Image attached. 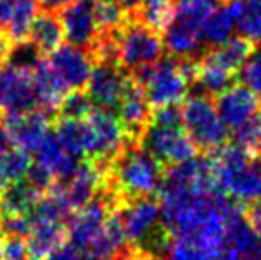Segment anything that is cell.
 I'll return each instance as SVG.
<instances>
[{"label":"cell","instance_id":"cell-1","mask_svg":"<svg viewBox=\"0 0 261 260\" xmlns=\"http://www.w3.org/2000/svg\"><path fill=\"white\" fill-rule=\"evenodd\" d=\"M162 223L172 235L185 237L219 260L231 221L242 216V207L224 193L192 191L164 182Z\"/></svg>","mask_w":261,"mask_h":260},{"label":"cell","instance_id":"cell-2","mask_svg":"<svg viewBox=\"0 0 261 260\" xmlns=\"http://www.w3.org/2000/svg\"><path fill=\"white\" fill-rule=\"evenodd\" d=\"M217 185L237 203H254L261 195V157L238 145L220 146L213 159Z\"/></svg>","mask_w":261,"mask_h":260},{"label":"cell","instance_id":"cell-3","mask_svg":"<svg viewBox=\"0 0 261 260\" xmlns=\"http://www.w3.org/2000/svg\"><path fill=\"white\" fill-rule=\"evenodd\" d=\"M112 182L126 198L153 196L164 187L162 162L144 146L121 150L112 166Z\"/></svg>","mask_w":261,"mask_h":260},{"label":"cell","instance_id":"cell-4","mask_svg":"<svg viewBox=\"0 0 261 260\" xmlns=\"http://www.w3.org/2000/svg\"><path fill=\"white\" fill-rule=\"evenodd\" d=\"M194 72L196 63H192V59H185L183 63L158 59L156 63L139 69L137 80L151 107H171L185 100L194 80Z\"/></svg>","mask_w":261,"mask_h":260},{"label":"cell","instance_id":"cell-5","mask_svg":"<svg viewBox=\"0 0 261 260\" xmlns=\"http://www.w3.org/2000/svg\"><path fill=\"white\" fill-rule=\"evenodd\" d=\"M142 146L160 162H181L196 155V145L183 127L181 111L176 105L160 107L141 132Z\"/></svg>","mask_w":261,"mask_h":260},{"label":"cell","instance_id":"cell-6","mask_svg":"<svg viewBox=\"0 0 261 260\" xmlns=\"http://www.w3.org/2000/svg\"><path fill=\"white\" fill-rule=\"evenodd\" d=\"M126 243L144 250H162V210L151 196L128 198L117 212Z\"/></svg>","mask_w":261,"mask_h":260},{"label":"cell","instance_id":"cell-7","mask_svg":"<svg viewBox=\"0 0 261 260\" xmlns=\"http://www.w3.org/2000/svg\"><path fill=\"white\" fill-rule=\"evenodd\" d=\"M116 39L117 63L126 69H139L156 63L164 54V39L156 31L146 27L139 20H128L117 32H114Z\"/></svg>","mask_w":261,"mask_h":260},{"label":"cell","instance_id":"cell-8","mask_svg":"<svg viewBox=\"0 0 261 260\" xmlns=\"http://www.w3.org/2000/svg\"><path fill=\"white\" fill-rule=\"evenodd\" d=\"M181 120L189 137L199 148L219 150L226 143L227 127L206 94L190 97L183 105Z\"/></svg>","mask_w":261,"mask_h":260},{"label":"cell","instance_id":"cell-9","mask_svg":"<svg viewBox=\"0 0 261 260\" xmlns=\"http://www.w3.org/2000/svg\"><path fill=\"white\" fill-rule=\"evenodd\" d=\"M87 157L107 160L123 150L126 130L116 114L105 109L93 111L86 118Z\"/></svg>","mask_w":261,"mask_h":260},{"label":"cell","instance_id":"cell-10","mask_svg":"<svg viewBox=\"0 0 261 260\" xmlns=\"http://www.w3.org/2000/svg\"><path fill=\"white\" fill-rule=\"evenodd\" d=\"M38 105L32 72L13 64L0 66V112L23 114Z\"/></svg>","mask_w":261,"mask_h":260},{"label":"cell","instance_id":"cell-11","mask_svg":"<svg viewBox=\"0 0 261 260\" xmlns=\"http://www.w3.org/2000/svg\"><path fill=\"white\" fill-rule=\"evenodd\" d=\"M48 64L68 91H80L86 87L94 69L93 54L71 43L55 49L50 54Z\"/></svg>","mask_w":261,"mask_h":260},{"label":"cell","instance_id":"cell-12","mask_svg":"<svg viewBox=\"0 0 261 260\" xmlns=\"http://www.w3.org/2000/svg\"><path fill=\"white\" fill-rule=\"evenodd\" d=\"M110 218V205L107 198L94 196L84 207L75 210L68 225L69 244L79 248L80 251H87L94 244V241L103 232L107 221Z\"/></svg>","mask_w":261,"mask_h":260},{"label":"cell","instance_id":"cell-13","mask_svg":"<svg viewBox=\"0 0 261 260\" xmlns=\"http://www.w3.org/2000/svg\"><path fill=\"white\" fill-rule=\"evenodd\" d=\"M101 180H103V173L100 168L89 162H80V166L68 178L54 185L52 193L73 214L96 196L101 187Z\"/></svg>","mask_w":261,"mask_h":260},{"label":"cell","instance_id":"cell-14","mask_svg":"<svg viewBox=\"0 0 261 260\" xmlns=\"http://www.w3.org/2000/svg\"><path fill=\"white\" fill-rule=\"evenodd\" d=\"M128 86H130V80L116 64L100 63L93 69L89 82H87V97L98 109L112 111V109H117Z\"/></svg>","mask_w":261,"mask_h":260},{"label":"cell","instance_id":"cell-15","mask_svg":"<svg viewBox=\"0 0 261 260\" xmlns=\"http://www.w3.org/2000/svg\"><path fill=\"white\" fill-rule=\"evenodd\" d=\"M217 111L222 118L227 130H237L242 125L254 118L259 109V98L251 89L242 84V86H229L219 94L217 100Z\"/></svg>","mask_w":261,"mask_h":260},{"label":"cell","instance_id":"cell-16","mask_svg":"<svg viewBox=\"0 0 261 260\" xmlns=\"http://www.w3.org/2000/svg\"><path fill=\"white\" fill-rule=\"evenodd\" d=\"M61 23L64 29V39L76 46H93L100 36V29L94 18L91 0H75L62 9Z\"/></svg>","mask_w":261,"mask_h":260},{"label":"cell","instance_id":"cell-17","mask_svg":"<svg viewBox=\"0 0 261 260\" xmlns=\"http://www.w3.org/2000/svg\"><path fill=\"white\" fill-rule=\"evenodd\" d=\"M219 260H261V233L244 214L231 221Z\"/></svg>","mask_w":261,"mask_h":260},{"label":"cell","instance_id":"cell-18","mask_svg":"<svg viewBox=\"0 0 261 260\" xmlns=\"http://www.w3.org/2000/svg\"><path fill=\"white\" fill-rule=\"evenodd\" d=\"M167 184L181 185L192 191H215L219 189L215 164L208 157L192 155L181 162L172 164L167 175Z\"/></svg>","mask_w":261,"mask_h":260},{"label":"cell","instance_id":"cell-19","mask_svg":"<svg viewBox=\"0 0 261 260\" xmlns=\"http://www.w3.org/2000/svg\"><path fill=\"white\" fill-rule=\"evenodd\" d=\"M4 127L9 132L14 146L34 153L41 141L50 134V120L45 111H29L23 114L6 116Z\"/></svg>","mask_w":261,"mask_h":260},{"label":"cell","instance_id":"cell-20","mask_svg":"<svg viewBox=\"0 0 261 260\" xmlns=\"http://www.w3.org/2000/svg\"><path fill=\"white\" fill-rule=\"evenodd\" d=\"M149 102L139 84H132L124 91L119 105L117 118L121 120L128 135H141L149 122Z\"/></svg>","mask_w":261,"mask_h":260},{"label":"cell","instance_id":"cell-21","mask_svg":"<svg viewBox=\"0 0 261 260\" xmlns=\"http://www.w3.org/2000/svg\"><path fill=\"white\" fill-rule=\"evenodd\" d=\"M34 155H36V162L45 166L48 171H52L54 177H59L61 180L68 178L69 175L80 166V159L71 155V153L62 146V143L59 141L55 132H50V134L43 139L41 145L36 148Z\"/></svg>","mask_w":261,"mask_h":260},{"label":"cell","instance_id":"cell-22","mask_svg":"<svg viewBox=\"0 0 261 260\" xmlns=\"http://www.w3.org/2000/svg\"><path fill=\"white\" fill-rule=\"evenodd\" d=\"M31 219V230L27 235V250L32 260L46 258L57 246L62 244L64 223L50 219Z\"/></svg>","mask_w":261,"mask_h":260},{"label":"cell","instance_id":"cell-23","mask_svg":"<svg viewBox=\"0 0 261 260\" xmlns=\"http://www.w3.org/2000/svg\"><path fill=\"white\" fill-rule=\"evenodd\" d=\"M32 77H34L36 98L39 107L45 112H55L57 109H61L68 89L50 68L48 61H39V64L32 69Z\"/></svg>","mask_w":261,"mask_h":260},{"label":"cell","instance_id":"cell-24","mask_svg":"<svg viewBox=\"0 0 261 260\" xmlns=\"http://www.w3.org/2000/svg\"><path fill=\"white\" fill-rule=\"evenodd\" d=\"M203 32L172 20L164 31V49L178 59H192L203 49Z\"/></svg>","mask_w":261,"mask_h":260},{"label":"cell","instance_id":"cell-25","mask_svg":"<svg viewBox=\"0 0 261 260\" xmlns=\"http://www.w3.org/2000/svg\"><path fill=\"white\" fill-rule=\"evenodd\" d=\"M237 29V4L234 0L224 2V6L215 7L203 23V41L204 45L219 46L233 38Z\"/></svg>","mask_w":261,"mask_h":260},{"label":"cell","instance_id":"cell-26","mask_svg":"<svg viewBox=\"0 0 261 260\" xmlns=\"http://www.w3.org/2000/svg\"><path fill=\"white\" fill-rule=\"evenodd\" d=\"M234 73L222 66L212 54H206L199 63L196 64L194 80L197 87L203 91L206 97H219L224 89L231 86Z\"/></svg>","mask_w":261,"mask_h":260},{"label":"cell","instance_id":"cell-27","mask_svg":"<svg viewBox=\"0 0 261 260\" xmlns=\"http://www.w3.org/2000/svg\"><path fill=\"white\" fill-rule=\"evenodd\" d=\"M27 39H31L41 54H52L64 41V29H62L61 18L55 16V13H46V11L36 14Z\"/></svg>","mask_w":261,"mask_h":260},{"label":"cell","instance_id":"cell-28","mask_svg":"<svg viewBox=\"0 0 261 260\" xmlns=\"http://www.w3.org/2000/svg\"><path fill=\"white\" fill-rule=\"evenodd\" d=\"M39 196L41 193L32 187L25 178L20 182H13L0 193V216L6 218V216L29 214Z\"/></svg>","mask_w":261,"mask_h":260},{"label":"cell","instance_id":"cell-29","mask_svg":"<svg viewBox=\"0 0 261 260\" xmlns=\"http://www.w3.org/2000/svg\"><path fill=\"white\" fill-rule=\"evenodd\" d=\"M254 43L251 39H247L245 36H233L226 43L215 46L213 52H210L222 66H226L227 69H231L233 73H237L238 69L244 66L245 61L249 59V56L254 50Z\"/></svg>","mask_w":261,"mask_h":260},{"label":"cell","instance_id":"cell-30","mask_svg":"<svg viewBox=\"0 0 261 260\" xmlns=\"http://www.w3.org/2000/svg\"><path fill=\"white\" fill-rule=\"evenodd\" d=\"M55 135L62 143L66 150L75 157H87V132H86V118L71 120L62 118L59 122Z\"/></svg>","mask_w":261,"mask_h":260},{"label":"cell","instance_id":"cell-31","mask_svg":"<svg viewBox=\"0 0 261 260\" xmlns=\"http://www.w3.org/2000/svg\"><path fill=\"white\" fill-rule=\"evenodd\" d=\"M93 11L100 34L117 32L128 21V14H130V11H126L116 0H94Z\"/></svg>","mask_w":261,"mask_h":260},{"label":"cell","instance_id":"cell-32","mask_svg":"<svg viewBox=\"0 0 261 260\" xmlns=\"http://www.w3.org/2000/svg\"><path fill=\"white\" fill-rule=\"evenodd\" d=\"M237 29L252 43L261 41V0H234Z\"/></svg>","mask_w":261,"mask_h":260},{"label":"cell","instance_id":"cell-33","mask_svg":"<svg viewBox=\"0 0 261 260\" xmlns=\"http://www.w3.org/2000/svg\"><path fill=\"white\" fill-rule=\"evenodd\" d=\"M32 166V159L27 150L13 146L7 152L0 153V177L6 180V184L20 182L27 177L29 168Z\"/></svg>","mask_w":261,"mask_h":260},{"label":"cell","instance_id":"cell-34","mask_svg":"<svg viewBox=\"0 0 261 260\" xmlns=\"http://www.w3.org/2000/svg\"><path fill=\"white\" fill-rule=\"evenodd\" d=\"M162 260H215L210 253L185 237L174 235L162 246Z\"/></svg>","mask_w":261,"mask_h":260},{"label":"cell","instance_id":"cell-35","mask_svg":"<svg viewBox=\"0 0 261 260\" xmlns=\"http://www.w3.org/2000/svg\"><path fill=\"white\" fill-rule=\"evenodd\" d=\"M234 145L252 155H261V112L234 130Z\"/></svg>","mask_w":261,"mask_h":260},{"label":"cell","instance_id":"cell-36","mask_svg":"<svg viewBox=\"0 0 261 260\" xmlns=\"http://www.w3.org/2000/svg\"><path fill=\"white\" fill-rule=\"evenodd\" d=\"M7 61H9V64L32 72L41 61V52L31 39H21V41H16L14 46H11Z\"/></svg>","mask_w":261,"mask_h":260},{"label":"cell","instance_id":"cell-37","mask_svg":"<svg viewBox=\"0 0 261 260\" xmlns=\"http://www.w3.org/2000/svg\"><path fill=\"white\" fill-rule=\"evenodd\" d=\"M61 112L62 118L84 120L93 112V102L87 94L80 93V91H73L64 97L61 104Z\"/></svg>","mask_w":261,"mask_h":260},{"label":"cell","instance_id":"cell-38","mask_svg":"<svg viewBox=\"0 0 261 260\" xmlns=\"http://www.w3.org/2000/svg\"><path fill=\"white\" fill-rule=\"evenodd\" d=\"M238 72H240L242 84L261 100V49L252 50L249 59L245 61Z\"/></svg>","mask_w":261,"mask_h":260},{"label":"cell","instance_id":"cell-39","mask_svg":"<svg viewBox=\"0 0 261 260\" xmlns=\"http://www.w3.org/2000/svg\"><path fill=\"white\" fill-rule=\"evenodd\" d=\"M29 250L27 241L20 235H9L4 239L2 250H0V260H27Z\"/></svg>","mask_w":261,"mask_h":260},{"label":"cell","instance_id":"cell-40","mask_svg":"<svg viewBox=\"0 0 261 260\" xmlns=\"http://www.w3.org/2000/svg\"><path fill=\"white\" fill-rule=\"evenodd\" d=\"M54 178L55 177L52 175V171H48L45 166H41V164H38L34 160L32 166L29 168V173H27V177H25V180H27L32 187L38 189L39 193H45L52 187Z\"/></svg>","mask_w":261,"mask_h":260},{"label":"cell","instance_id":"cell-41","mask_svg":"<svg viewBox=\"0 0 261 260\" xmlns=\"http://www.w3.org/2000/svg\"><path fill=\"white\" fill-rule=\"evenodd\" d=\"M2 230L7 233V235L27 237L29 230H31V219H29V214L6 216V218H2Z\"/></svg>","mask_w":261,"mask_h":260},{"label":"cell","instance_id":"cell-42","mask_svg":"<svg viewBox=\"0 0 261 260\" xmlns=\"http://www.w3.org/2000/svg\"><path fill=\"white\" fill-rule=\"evenodd\" d=\"M80 250L73 244H61L57 246L52 253L46 257V260H80Z\"/></svg>","mask_w":261,"mask_h":260},{"label":"cell","instance_id":"cell-43","mask_svg":"<svg viewBox=\"0 0 261 260\" xmlns=\"http://www.w3.org/2000/svg\"><path fill=\"white\" fill-rule=\"evenodd\" d=\"M71 2L75 0H38L39 7L46 13H59V11L66 9Z\"/></svg>","mask_w":261,"mask_h":260},{"label":"cell","instance_id":"cell-44","mask_svg":"<svg viewBox=\"0 0 261 260\" xmlns=\"http://www.w3.org/2000/svg\"><path fill=\"white\" fill-rule=\"evenodd\" d=\"M11 52V38L9 34H4V29H0V66L6 64Z\"/></svg>","mask_w":261,"mask_h":260},{"label":"cell","instance_id":"cell-45","mask_svg":"<svg viewBox=\"0 0 261 260\" xmlns=\"http://www.w3.org/2000/svg\"><path fill=\"white\" fill-rule=\"evenodd\" d=\"M251 223L261 233V195L258 196V200L254 201V207H252V210H251Z\"/></svg>","mask_w":261,"mask_h":260},{"label":"cell","instance_id":"cell-46","mask_svg":"<svg viewBox=\"0 0 261 260\" xmlns=\"http://www.w3.org/2000/svg\"><path fill=\"white\" fill-rule=\"evenodd\" d=\"M13 146H14V143H13V139H11L9 132H7L6 127H0V153L7 152V150L13 148Z\"/></svg>","mask_w":261,"mask_h":260},{"label":"cell","instance_id":"cell-47","mask_svg":"<svg viewBox=\"0 0 261 260\" xmlns=\"http://www.w3.org/2000/svg\"><path fill=\"white\" fill-rule=\"evenodd\" d=\"M121 260H158L151 251H135V253L124 255Z\"/></svg>","mask_w":261,"mask_h":260},{"label":"cell","instance_id":"cell-48","mask_svg":"<svg viewBox=\"0 0 261 260\" xmlns=\"http://www.w3.org/2000/svg\"><path fill=\"white\" fill-rule=\"evenodd\" d=\"M80 260H110L103 257V255H98V253H93V251H86V253L80 257Z\"/></svg>","mask_w":261,"mask_h":260},{"label":"cell","instance_id":"cell-49","mask_svg":"<svg viewBox=\"0 0 261 260\" xmlns=\"http://www.w3.org/2000/svg\"><path fill=\"white\" fill-rule=\"evenodd\" d=\"M2 244H4V230H2V225H0V250H2Z\"/></svg>","mask_w":261,"mask_h":260},{"label":"cell","instance_id":"cell-50","mask_svg":"<svg viewBox=\"0 0 261 260\" xmlns=\"http://www.w3.org/2000/svg\"><path fill=\"white\" fill-rule=\"evenodd\" d=\"M220 2H229V0H220Z\"/></svg>","mask_w":261,"mask_h":260}]
</instances>
